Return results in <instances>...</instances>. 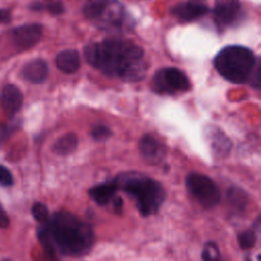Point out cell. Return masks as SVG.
I'll return each mask as SVG.
<instances>
[{
	"instance_id": "obj_1",
	"label": "cell",
	"mask_w": 261,
	"mask_h": 261,
	"mask_svg": "<svg viewBox=\"0 0 261 261\" xmlns=\"http://www.w3.org/2000/svg\"><path fill=\"white\" fill-rule=\"evenodd\" d=\"M87 62L107 76L125 82H138L147 71L145 54L141 47L116 38L93 42L85 47Z\"/></svg>"
},
{
	"instance_id": "obj_2",
	"label": "cell",
	"mask_w": 261,
	"mask_h": 261,
	"mask_svg": "<svg viewBox=\"0 0 261 261\" xmlns=\"http://www.w3.org/2000/svg\"><path fill=\"white\" fill-rule=\"evenodd\" d=\"M44 249L70 257H82L90 252L95 236L92 227L67 211H57L38 228Z\"/></svg>"
},
{
	"instance_id": "obj_3",
	"label": "cell",
	"mask_w": 261,
	"mask_h": 261,
	"mask_svg": "<svg viewBox=\"0 0 261 261\" xmlns=\"http://www.w3.org/2000/svg\"><path fill=\"white\" fill-rule=\"evenodd\" d=\"M118 188L132 197L144 216L155 214L165 201L164 188L155 179L140 174H123L114 179Z\"/></svg>"
},
{
	"instance_id": "obj_4",
	"label": "cell",
	"mask_w": 261,
	"mask_h": 261,
	"mask_svg": "<svg viewBox=\"0 0 261 261\" xmlns=\"http://www.w3.org/2000/svg\"><path fill=\"white\" fill-rule=\"evenodd\" d=\"M257 61L254 52L249 48L229 45L216 54L213 64L217 72L226 81L243 84L249 81Z\"/></svg>"
},
{
	"instance_id": "obj_5",
	"label": "cell",
	"mask_w": 261,
	"mask_h": 261,
	"mask_svg": "<svg viewBox=\"0 0 261 261\" xmlns=\"http://www.w3.org/2000/svg\"><path fill=\"white\" fill-rule=\"evenodd\" d=\"M83 13L98 29L109 33L122 32L134 25L125 7L118 0H87Z\"/></svg>"
},
{
	"instance_id": "obj_6",
	"label": "cell",
	"mask_w": 261,
	"mask_h": 261,
	"mask_svg": "<svg viewBox=\"0 0 261 261\" xmlns=\"http://www.w3.org/2000/svg\"><path fill=\"white\" fill-rule=\"evenodd\" d=\"M188 192L206 209L215 207L220 201L218 186L206 174L191 172L186 177Z\"/></svg>"
},
{
	"instance_id": "obj_7",
	"label": "cell",
	"mask_w": 261,
	"mask_h": 261,
	"mask_svg": "<svg viewBox=\"0 0 261 261\" xmlns=\"http://www.w3.org/2000/svg\"><path fill=\"white\" fill-rule=\"evenodd\" d=\"M151 88L159 95H174L189 91L191 83L180 69L176 67H163L153 75Z\"/></svg>"
},
{
	"instance_id": "obj_8",
	"label": "cell",
	"mask_w": 261,
	"mask_h": 261,
	"mask_svg": "<svg viewBox=\"0 0 261 261\" xmlns=\"http://www.w3.org/2000/svg\"><path fill=\"white\" fill-rule=\"evenodd\" d=\"M241 5L239 0H215L213 19L219 30L231 25L239 17Z\"/></svg>"
},
{
	"instance_id": "obj_9",
	"label": "cell",
	"mask_w": 261,
	"mask_h": 261,
	"mask_svg": "<svg viewBox=\"0 0 261 261\" xmlns=\"http://www.w3.org/2000/svg\"><path fill=\"white\" fill-rule=\"evenodd\" d=\"M43 36V27L40 23H27L12 30L11 39L14 46L19 50L34 47Z\"/></svg>"
},
{
	"instance_id": "obj_10",
	"label": "cell",
	"mask_w": 261,
	"mask_h": 261,
	"mask_svg": "<svg viewBox=\"0 0 261 261\" xmlns=\"http://www.w3.org/2000/svg\"><path fill=\"white\" fill-rule=\"evenodd\" d=\"M139 150L145 161L152 165L161 163L166 156L165 145L150 134L142 137L139 142Z\"/></svg>"
},
{
	"instance_id": "obj_11",
	"label": "cell",
	"mask_w": 261,
	"mask_h": 261,
	"mask_svg": "<svg viewBox=\"0 0 261 261\" xmlns=\"http://www.w3.org/2000/svg\"><path fill=\"white\" fill-rule=\"evenodd\" d=\"M208 6L197 0L185 1L176 4L171 8V13L181 21H192L208 13Z\"/></svg>"
},
{
	"instance_id": "obj_12",
	"label": "cell",
	"mask_w": 261,
	"mask_h": 261,
	"mask_svg": "<svg viewBox=\"0 0 261 261\" xmlns=\"http://www.w3.org/2000/svg\"><path fill=\"white\" fill-rule=\"evenodd\" d=\"M22 102V93L16 86L8 84L3 87L0 93V104L6 113L15 114L21 108Z\"/></svg>"
},
{
	"instance_id": "obj_13",
	"label": "cell",
	"mask_w": 261,
	"mask_h": 261,
	"mask_svg": "<svg viewBox=\"0 0 261 261\" xmlns=\"http://www.w3.org/2000/svg\"><path fill=\"white\" fill-rule=\"evenodd\" d=\"M48 64L45 60L41 58L29 61L21 69L22 76L33 84L43 83L48 77Z\"/></svg>"
},
{
	"instance_id": "obj_14",
	"label": "cell",
	"mask_w": 261,
	"mask_h": 261,
	"mask_svg": "<svg viewBox=\"0 0 261 261\" xmlns=\"http://www.w3.org/2000/svg\"><path fill=\"white\" fill-rule=\"evenodd\" d=\"M118 189L119 188L115 180L107 181L96 185L89 189V196L98 205L104 206L112 203V201L116 197V192Z\"/></svg>"
},
{
	"instance_id": "obj_15",
	"label": "cell",
	"mask_w": 261,
	"mask_h": 261,
	"mask_svg": "<svg viewBox=\"0 0 261 261\" xmlns=\"http://www.w3.org/2000/svg\"><path fill=\"white\" fill-rule=\"evenodd\" d=\"M56 66L64 73L71 74L77 71L81 65L80 54L74 49H67L59 52L55 59Z\"/></svg>"
},
{
	"instance_id": "obj_16",
	"label": "cell",
	"mask_w": 261,
	"mask_h": 261,
	"mask_svg": "<svg viewBox=\"0 0 261 261\" xmlns=\"http://www.w3.org/2000/svg\"><path fill=\"white\" fill-rule=\"evenodd\" d=\"M209 141L211 143L212 151L219 157H225L229 154L231 149L230 140L221 130H211L209 135Z\"/></svg>"
},
{
	"instance_id": "obj_17",
	"label": "cell",
	"mask_w": 261,
	"mask_h": 261,
	"mask_svg": "<svg viewBox=\"0 0 261 261\" xmlns=\"http://www.w3.org/2000/svg\"><path fill=\"white\" fill-rule=\"evenodd\" d=\"M77 147V138L74 134H66L60 137L53 146V151L60 156H66L74 152Z\"/></svg>"
},
{
	"instance_id": "obj_18",
	"label": "cell",
	"mask_w": 261,
	"mask_h": 261,
	"mask_svg": "<svg viewBox=\"0 0 261 261\" xmlns=\"http://www.w3.org/2000/svg\"><path fill=\"white\" fill-rule=\"evenodd\" d=\"M201 256L202 261H222L220 251L217 245L212 241H209L204 245Z\"/></svg>"
},
{
	"instance_id": "obj_19",
	"label": "cell",
	"mask_w": 261,
	"mask_h": 261,
	"mask_svg": "<svg viewBox=\"0 0 261 261\" xmlns=\"http://www.w3.org/2000/svg\"><path fill=\"white\" fill-rule=\"evenodd\" d=\"M238 242L242 249L248 250L253 248L257 242V233L254 229H248L238 236Z\"/></svg>"
},
{
	"instance_id": "obj_20",
	"label": "cell",
	"mask_w": 261,
	"mask_h": 261,
	"mask_svg": "<svg viewBox=\"0 0 261 261\" xmlns=\"http://www.w3.org/2000/svg\"><path fill=\"white\" fill-rule=\"evenodd\" d=\"M32 214L34 216V218L40 223H45L50 215H49V210L47 208V206L43 203H40V202H37L33 205L32 207Z\"/></svg>"
},
{
	"instance_id": "obj_21",
	"label": "cell",
	"mask_w": 261,
	"mask_h": 261,
	"mask_svg": "<svg viewBox=\"0 0 261 261\" xmlns=\"http://www.w3.org/2000/svg\"><path fill=\"white\" fill-rule=\"evenodd\" d=\"M92 138L97 142H104L112 136L111 129L104 124H97L91 129Z\"/></svg>"
},
{
	"instance_id": "obj_22",
	"label": "cell",
	"mask_w": 261,
	"mask_h": 261,
	"mask_svg": "<svg viewBox=\"0 0 261 261\" xmlns=\"http://www.w3.org/2000/svg\"><path fill=\"white\" fill-rule=\"evenodd\" d=\"M12 182L13 176L10 170L5 166L0 165V185L4 187H9L12 185Z\"/></svg>"
},
{
	"instance_id": "obj_23",
	"label": "cell",
	"mask_w": 261,
	"mask_h": 261,
	"mask_svg": "<svg viewBox=\"0 0 261 261\" xmlns=\"http://www.w3.org/2000/svg\"><path fill=\"white\" fill-rule=\"evenodd\" d=\"M46 9H47L51 14L59 15V14H61V13L64 11V6H63V4H62L60 1L53 0V1H51V2L46 6Z\"/></svg>"
},
{
	"instance_id": "obj_24",
	"label": "cell",
	"mask_w": 261,
	"mask_h": 261,
	"mask_svg": "<svg viewBox=\"0 0 261 261\" xmlns=\"http://www.w3.org/2000/svg\"><path fill=\"white\" fill-rule=\"evenodd\" d=\"M9 225V217L0 204V228H6Z\"/></svg>"
},
{
	"instance_id": "obj_25",
	"label": "cell",
	"mask_w": 261,
	"mask_h": 261,
	"mask_svg": "<svg viewBox=\"0 0 261 261\" xmlns=\"http://www.w3.org/2000/svg\"><path fill=\"white\" fill-rule=\"evenodd\" d=\"M11 19V14L8 9H0V23L9 22Z\"/></svg>"
},
{
	"instance_id": "obj_26",
	"label": "cell",
	"mask_w": 261,
	"mask_h": 261,
	"mask_svg": "<svg viewBox=\"0 0 261 261\" xmlns=\"http://www.w3.org/2000/svg\"><path fill=\"white\" fill-rule=\"evenodd\" d=\"M44 8H45V6L40 2H35L31 5V9H33V10H42Z\"/></svg>"
},
{
	"instance_id": "obj_27",
	"label": "cell",
	"mask_w": 261,
	"mask_h": 261,
	"mask_svg": "<svg viewBox=\"0 0 261 261\" xmlns=\"http://www.w3.org/2000/svg\"><path fill=\"white\" fill-rule=\"evenodd\" d=\"M5 261H8V260H5Z\"/></svg>"
},
{
	"instance_id": "obj_28",
	"label": "cell",
	"mask_w": 261,
	"mask_h": 261,
	"mask_svg": "<svg viewBox=\"0 0 261 261\" xmlns=\"http://www.w3.org/2000/svg\"><path fill=\"white\" fill-rule=\"evenodd\" d=\"M50 1H53V0H50Z\"/></svg>"
}]
</instances>
